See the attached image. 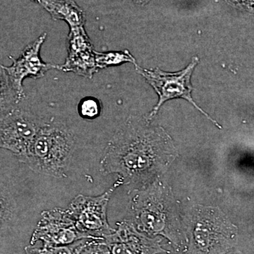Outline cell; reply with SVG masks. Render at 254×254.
<instances>
[{"mask_svg":"<svg viewBox=\"0 0 254 254\" xmlns=\"http://www.w3.org/2000/svg\"><path fill=\"white\" fill-rule=\"evenodd\" d=\"M175 158L170 137L150 126L148 119L131 118L110 140L100 171L118 174L121 185H145Z\"/></svg>","mask_w":254,"mask_h":254,"instance_id":"cell-1","label":"cell"},{"mask_svg":"<svg viewBox=\"0 0 254 254\" xmlns=\"http://www.w3.org/2000/svg\"><path fill=\"white\" fill-rule=\"evenodd\" d=\"M126 220L144 235L165 237L179 254L185 252L183 223L177 215L170 189L161 182L156 181L135 190Z\"/></svg>","mask_w":254,"mask_h":254,"instance_id":"cell-2","label":"cell"},{"mask_svg":"<svg viewBox=\"0 0 254 254\" xmlns=\"http://www.w3.org/2000/svg\"><path fill=\"white\" fill-rule=\"evenodd\" d=\"M183 223V254H225L236 245L238 230L218 208L197 206Z\"/></svg>","mask_w":254,"mask_h":254,"instance_id":"cell-3","label":"cell"},{"mask_svg":"<svg viewBox=\"0 0 254 254\" xmlns=\"http://www.w3.org/2000/svg\"><path fill=\"white\" fill-rule=\"evenodd\" d=\"M76 145V136L65 124L48 120L32 143L23 163L35 173L63 178L66 177Z\"/></svg>","mask_w":254,"mask_h":254,"instance_id":"cell-4","label":"cell"},{"mask_svg":"<svg viewBox=\"0 0 254 254\" xmlns=\"http://www.w3.org/2000/svg\"><path fill=\"white\" fill-rule=\"evenodd\" d=\"M47 121L29 110L13 108L0 116V148L9 150L23 163L32 143Z\"/></svg>","mask_w":254,"mask_h":254,"instance_id":"cell-5","label":"cell"},{"mask_svg":"<svg viewBox=\"0 0 254 254\" xmlns=\"http://www.w3.org/2000/svg\"><path fill=\"white\" fill-rule=\"evenodd\" d=\"M198 63V58L195 57L187 67L175 73L165 72L158 68L155 69H145L138 66L136 63L134 64L136 71L154 88L159 96L158 104L152 110L148 120H151L158 113V110L165 102L175 98H183L190 102V104L203 113L215 126L221 128L215 120L210 118L208 114L196 105L192 98L191 92L193 88L190 83V77Z\"/></svg>","mask_w":254,"mask_h":254,"instance_id":"cell-6","label":"cell"},{"mask_svg":"<svg viewBox=\"0 0 254 254\" xmlns=\"http://www.w3.org/2000/svg\"><path fill=\"white\" fill-rule=\"evenodd\" d=\"M120 184L117 182L108 191L98 196L78 195L71 200L67 210L79 232L86 238L103 240L115 231L107 218L110 196Z\"/></svg>","mask_w":254,"mask_h":254,"instance_id":"cell-7","label":"cell"},{"mask_svg":"<svg viewBox=\"0 0 254 254\" xmlns=\"http://www.w3.org/2000/svg\"><path fill=\"white\" fill-rule=\"evenodd\" d=\"M78 230L67 209L55 208L44 210L33 231L31 245L66 246L86 240Z\"/></svg>","mask_w":254,"mask_h":254,"instance_id":"cell-8","label":"cell"},{"mask_svg":"<svg viewBox=\"0 0 254 254\" xmlns=\"http://www.w3.org/2000/svg\"><path fill=\"white\" fill-rule=\"evenodd\" d=\"M64 72H72L87 78H93L99 71L96 51L87 34L85 26L70 28L67 37V57L64 63L56 65Z\"/></svg>","mask_w":254,"mask_h":254,"instance_id":"cell-9","label":"cell"},{"mask_svg":"<svg viewBox=\"0 0 254 254\" xmlns=\"http://www.w3.org/2000/svg\"><path fill=\"white\" fill-rule=\"evenodd\" d=\"M117 230L103 239L111 254H158L169 253L161 240L138 232L126 220L118 223Z\"/></svg>","mask_w":254,"mask_h":254,"instance_id":"cell-10","label":"cell"},{"mask_svg":"<svg viewBox=\"0 0 254 254\" xmlns=\"http://www.w3.org/2000/svg\"><path fill=\"white\" fill-rule=\"evenodd\" d=\"M46 38L47 33H43L25 48L18 59H12L11 66H5L21 100L25 97L23 86L25 78L43 77L49 70L56 67V65L44 63L41 59L40 53Z\"/></svg>","mask_w":254,"mask_h":254,"instance_id":"cell-11","label":"cell"},{"mask_svg":"<svg viewBox=\"0 0 254 254\" xmlns=\"http://www.w3.org/2000/svg\"><path fill=\"white\" fill-rule=\"evenodd\" d=\"M46 10L55 21H65L69 28L85 26L84 10L73 0H33Z\"/></svg>","mask_w":254,"mask_h":254,"instance_id":"cell-12","label":"cell"},{"mask_svg":"<svg viewBox=\"0 0 254 254\" xmlns=\"http://www.w3.org/2000/svg\"><path fill=\"white\" fill-rule=\"evenodd\" d=\"M21 100L5 66L0 64V116L16 108Z\"/></svg>","mask_w":254,"mask_h":254,"instance_id":"cell-13","label":"cell"},{"mask_svg":"<svg viewBox=\"0 0 254 254\" xmlns=\"http://www.w3.org/2000/svg\"><path fill=\"white\" fill-rule=\"evenodd\" d=\"M124 63H131L134 64L136 60L127 50L125 52H108L98 53L96 51V63L98 69L121 64Z\"/></svg>","mask_w":254,"mask_h":254,"instance_id":"cell-14","label":"cell"},{"mask_svg":"<svg viewBox=\"0 0 254 254\" xmlns=\"http://www.w3.org/2000/svg\"><path fill=\"white\" fill-rule=\"evenodd\" d=\"M84 240L66 246L31 245L25 249L26 254H76L78 247Z\"/></svg>","mask_w":254,"mask_h":254,"instance_id":"cell-15","label":"cell"},{"mask_svg":"<svg viewBox=\"0 0 254 254\" xmlns=\"http://www.w3.org/2000/svg\"><path fill=\"white\" fill-rule=\"evenodd\" d=\"M15 209L16 205L12 196L7 189L0 182V225L12 218Z\"/></svg>","mask_w":254,"mask_h":254,"instance_id":"cell-16","label":"cell"},{"mask_svg":"<svg viewBox=\"0 0 254 254\" xmlns=\"http://www.w3.org/2000/svg\"><path fill=\"white\" fill-rule=\"evenodd\" d=\"M78 113L82 118L94 120L101 113V103L97 98L86 97L80 102L78 107Z\"/></svg>","mask_w":254,"mask_h":254,"instance_id":"cell-17","label":"cell"},{"mask_svg":"<svg viewBox=\"0 0 254 254\" xmlns=\"http://www.w3.org/2000/svg\"><path fill=\"white\" fill-rule=\"evenodd\" d=\"M76 254H111L103 240L86 239L78 247Z\"/></svg>","mask_w":254,"mask_h":254,"instance_id":"cell-18","label":"cell"},{"mask_svg":"<svg viewBox=\"0 0 254 254\" xmlns=\"http://www.w3.org/2000/svg\"><path fill=\"white\" fill-rule=\"evenodd\" d=\"M242 1L245 2L249 7L254 9V0H242Z\"/></svg>","mask_w":254,"mask_h":254,"instance_id":"cell-19","label":"cell"},{"mask_svg":"<svg viewBox=\"0 0 254 254\" xmlns=\"http://www.w3.org/2000/svg\"><path fill=\"white\" fill-rule=\"evenodd\" d=\"M225 254H242L241 252H238V251H230V252H227V253Z\"/></svg>","mask_w":254,"mask_h":254,"instance_id":"cell-20","label":"cell"}]
</instances>
